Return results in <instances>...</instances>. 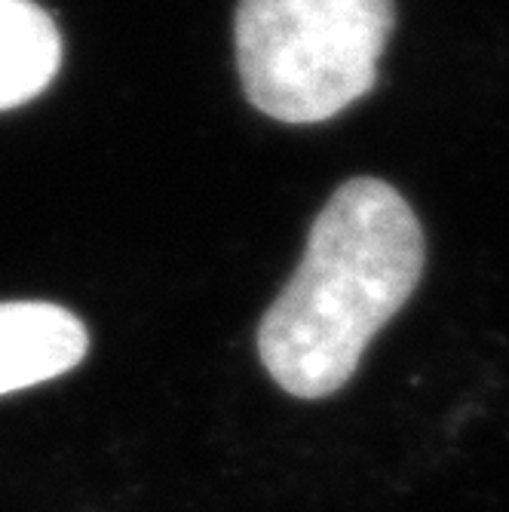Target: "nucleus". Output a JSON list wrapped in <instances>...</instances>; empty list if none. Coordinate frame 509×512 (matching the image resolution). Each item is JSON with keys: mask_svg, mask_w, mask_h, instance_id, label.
<instances>
[{"mask_svg": "<svg viewBox=\"0 0 509 512\" xmlns=\"http://www.w3.org/2000/svg\"><path fill=\"white\" fill-rule=\"evenodd\" d=\"M424 258L421 221L396 188L378 178L341 184L258 325L267 375L298 399L347 387L368 344L418 289Z\"/></svg>", "mask_w": 509, "mask_h": 512, "instance_id": "obj_1", "label": "nucleus"}, {"mask_svg": "<svg viewBox=\"0 0 509 512\" xmlns=\"http://www.w3.org/2000/svg\"><path fill=\"white\" fill-rule=\"evenodd\" d=\"M396 25L393 0H240L246 99L280 123H322L375 86Z\"/></svg>", "mask_w": 509, "mask_h": 512, "instance_id": "obj_2", "label": "nucleus"}, {"mask_svg": "<svg viewBox=\"0 0 509 512\" xmlns=\"http://www.w3.org/2000/svg\"><path fill=\"white\" fill-rule=\"evenodd\" d=\"M86 325L46 301H0V396L56 381L83 362Z\"/></svg>", "mask_w": 509, "mask_h": 512, "instance_id": "obj_3", "label": "nucleus"}, {"mask_svg": "<svg viewBox=\"0 0 509 512\" xmlns=\"http://www.w3.org/2000/svg\"><path fill=\"white\" fill-rule=\"evenodd\" d=\"M62 37L34 0H0V111L19 108L53 83Z\"/></svg>", "mask_w": 509, "mask_h": 512, "instance_id": "obj_4", "label": "nucleus"}]
</instances>
